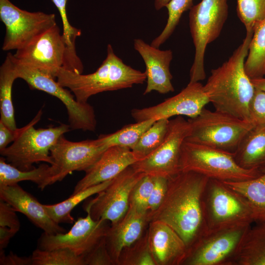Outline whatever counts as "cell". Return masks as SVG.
I'll return each mask as SVG.
<instances>
[{
    "mask_svg": "<svg viewBox=\"0 0 265 265\" xmlns=\"http://www.w3.org/2000/svg\"><path fill=\"white\" fill-rule=\"evenodd\" d=\"M112 180L90 186L72 194L68 199L60 203L53 205L43 204L44 207L50 217L56 223L72 224L74 218L71 214L72 211L83 201L105 189Z\"/></svg>",
    "mask_w": 265,
    "mask_h": 265,
    "instance_id": "28",
    "label": "cell"
},
{
    "mask_svg": "<svg viewBox=\"0 0 265 265\" xmlns=\"http://www.w3.org/2000/svg\"><path fill=\"white\" fill-rule=\"evenodd\" d=\"M180 171H193L221 181H241L255 178L263 172L240 166L233 153L185 141L180 161Z\"/></svg>",
    "mask_w": 265,
    "mask_h": 265,
    "instance_id": "7",
    "label": "cell"
},
{
    "mask_svg": "<svg viewBox=\"0 0 265 265\" xmlns=\"http://www.w3.org/2000/svg\"><path fill=\"white\" fill-rule=\"evenodd\" d=\"M58 10L63 25L62 36L67 46V53L64 68L77 73H82L83 65L75 49V40L81 35V30L72 26L67 16L68 0H52Z\"/></svg>",
    "mask_w": 265,
    "mask_h": 265,
    "instance_id": "31",
    "label": "cell"
},
{
    "mask_svg": "<svg viewBox=\"0 0 265 265\" xmlns=\"http://www.w3.org/2000/svg\"><path fill=\"white\" fill-rule=\"evenodd\" d=\"M232 265H265V223H258L248 228Z\"/></svg>",
    "mask_w": 265,
    "mask_h": 265,
    "instance_id": "24",
    "label": "cell"
},
{
    "mask_svg": "<svg viewBox=\"0 0 265 265\" xmlns=\"http://www.w3.org/2000/svg\"><path fill=\"white\" fill-rule=\"evenodd\" d=\"M154 186L147 205L148 213L156 211L160 206L166 193L168 179L161 176H153Z\"/></svg>",
    "mask_w": 265,
    "mask_h": 265,
    "instance_id": "39",
    "label": "cell"
},
{
    "mask_svg": "<svg viewBox=\"0 0 265 265\" xmlns=\"http://www.w3.org/2000/svg\"><path fill=\"white\" fill-rule=\"evenodd\" d=\"M54 172L50 164H42L37 168L23 171L6 162L3 157L0 158V186H11L22 181L35 183L41 190L53 185Z\"/></svg>",
    "mask_w": 265,
    "mask_h": 265,
    "instance_id": "25",
    "label": "cell"
},
{
    "mask_svg": "<svg viewBox=\"0 0 265 265\" xmlns=\"http://www.w3.org/2000/svg\"><path fill=\"white\" fill-rule=\"evenodd\" d=\"M140 160L131 149L113 146L108 147L85 172L76 185L73 194L90 186L112 180L128 167Z\"/></svg>",
    "mask_w": 265,
    "mask_h": 265,
    "instance_id": "18",
    "label": "cell"
},
{
    "mask_svg": "<svg viewBox=\"0 0 265 265\" xmlns=\"http://www.w3.org/2000/svg\"><path fill=\"white\" fill-rule=\"evenodd\" d=\"M144 174L131 165L128 167L96 197L86 201L84 210L94 220H108L110 224L116 223L128 211L131 191Z\"/></svg>",
    "mask_w": 265,
    "mask_h": 265,
    "instance_id": "13",
    "label": "cell"
},
{
    "mask_svg": "<svg viewBox=\"0 0 265 265\" xmlns=\"http://www.w3.org/2000/svg\"><path fill=\"white\" fill-rule=\"evenodd\" d=\"M12 55L10 53L7 54L0 67V121L12 130L15 131L17 128L12 100V88L18 76Z\"/></svg>",
    "mask_w": 265,
    "mask_h": 265,
    "instance_id": "26",
    "label": "cell"
},
{
    "mask_svg": "<svg viewBox=\"0 0 265 265\" xmlns=\"http://www.w3.org/2000/svg\"><path fill=\"white\" fill-rule=\"evenodd\" d=\"M0 199L8 203L15 211L24 214L44 232L50 235L66 232L50 217L43 204L18 184L0 186Z\"/></svg>",
    "mask_w": 265,
    "mask_h": 265,
    "instance_id": "22",
    "label": "cell"
},
{
    "mask_svg": "<svg viewBox=\"0 0 265 265\" xmlns=\"http://www.w3.org/2000/svg\"><path fill=\"white\" fill-rule=\"evenodd\" d=\"M238 18L246 32L253 33L254 28L265 20V0H237Z\"/></svg>",
    "mask_w": 265,
    "mask_h": 265,
    "instance_id": "36",
    "label": "cell"
},
{
    "mask_svg": "<svg viewBox=\"0 0 265 265\" xmlns=\"http://www.w3.org/2000/svg\"><path fill=\"white\" fill-rule=\"evenodd\" d=\"M228 16V0H202L190 9L189 25L195 48L190 82L206 78L204 57L207 46L219 37Z\"/></svg>",
    "mask_w": 265,
    "mask_h": 265,
    "instance_id": "8",
    "label": "cell"
},
{
    "mask_svg": "<svg viewBox=\"0 0 265 265\" xmlns=\"http://www.w3.org/2000/svg\"><path fill=\"white\" fill-rule=\"evenodd\" d=\"M189 132L185 141L234 153L254 126L249 121L204 108L188 120Z\"/></svg>",
    "mask_w": 265,
    "mask_h": 265,
    "instance_id": "6",
    "label": "cell"
},
{
    "mask_svg": "<svg viewBox=\"0 0 265 265\" xmlns=\"http://www.w3.org/2000/svg\"><path fill=\"white\" fill-rule=\"evenodd\" d=\"M97 139L71 141L62 135L51 148L53 184L62 181L74 171H86L108 148Z\"/></svg>",
    "mask_w": 265,
    "mask_h": 265,
    "instance_id": "15",
    "label": "cell"
},
{
    "mask_svg": "<svg viewBox=\"0 0 265 265\" xmlns=\"http://www.w3.org/2000/svg\"><path fill=\"white\" fill-rule=\"evenodd\" d=\"M108 220H94L89 213L79 217L71 229L64 233L50 235L44 232L38 240V248L50 250L66 248L83 257L106 236L110 224Z\"/></svg>",
    "mask_w": 265,
    "mask_h": 265,
    "instance_id": "14",
    "label": "cell"
},
{
    "mask_svg": "<svg viewBox=\"0 0 265 265\" xmlns=\"http://www.w3.org/2000/svg\"><path fill=\"white\" fill-rule=\"evenodd\" d=\"M189 123L178 116L169 120L165 137L150 155L131 166L137 171L152 176L169 178L179 172L182 145L189 132Z\"/></svg>",
    "mask_w": 265,
    "mask_h": 265,
    "instance_id": "12",
    "label": "cell"
},
{
    "mask_svg": "<svg viewBox=\"0 0 265 265\" xmlns=\"http://www.w3.org/2000/svg\"><path fill=\"white\" fill-rule=\"evenodd\" d=\"M18 78L24 80L32 89L43 91L57 98L65 106L71 129L94 131L97 121L94 108L88 103L77 101L70 92L62 86L51 75L18 62L12 55Z\"/></svg>",
    "mask_w": 265,
    "mask_h": 265,
    "instance_id": "9",
    "label": "cell"
},
{
    "mask_svg": "<svg viewBox=\"0 0 265 265\" xmlns=\"http://www.w3.org/2000/svg\"><path fill=\"white\" fill-rule=\"evenodd\" d=\"M209 178L193 171H180L168 179L165 196L159 208L148 213L173 228L187 248L207 232L202 205Z\"/></svg>",
    "mask_w": 265,
    "mask_h": 265,
    "instance_id": "1",
    "label": "cell"
},
{
    "mask_svg": "<svg viewBox=\"0 0 265 265\" xmlns=\"http://www.w3.org/2000/svg\"><path fill=\"white\" fill-rule=\"evenodd\" d=\"M15 137V131L12 130L0 121V151L6 148L13 142Z\"/></svg>",
    "mask_w": 265,
    "mask_h": 265,
    "instance_id": "43",
    "label": "cell"
},
{
    "mask_svg": "<svg viewBox=\"0 0 265 265\" xmlns=\"http://www.w3.org/2000/svg\"><path fill=\"white\" fill-rule=\"evenodd\" d=\"M0 265H32L31 257H20L12 252L7 255L0 250Z\"/></svg>",
    "mask_w": 265,
    "mask_h": 265,
    "instance_id": "42",
    "label": "cell"
},
{
    "mask_svg": "<svg viewBox=\"0 0 265 265\" xmlns=\"http://www.w3.org/2000/svg\"><path fill=\"white\" fill-rule=\"evenodd\" d=\"M150 249L156 265H182L187 247L179 235L167 224L150 222L148 228Z\"/></svg>",
    "mask_w": 265,
    "mask_h": 265,
    "instance_id": "21",
    "label": "cell"
},
{
    "mask_svg": "<svg viewBox=\"0 0 265 265\" xmlns=\"http://www.w3.org/2000/svg\"><path fill=\"white\" fill-rule=\"evenodd\" d=\"M67 46L55 25L13 54L19 62L46 72L54 78L65 63Z\"/></svg>",
    "mask_w": 265,
    "mask_h": 265,
    "instance_id": "16",
    "label": "cell"
},
{
    "mask_svg": "<svg viewBox=\"0 0 265 265\" xmlns=\"http://www.w3.org/2000/svg\"><path fill=\"white\" fill-rule=\"evenodd\" d=\"M150 222L148 212L140 211L130 204L125 215L116 223L110 224L105 240L115 265H118L122 250L135 243L144 235Z\"/></svg>",
    "mask_w": 265,
    "mask_h": 265,
    "instance_id": "19",
    "label": "cell"
},
{
    "mask_svg": "<svg viewBox=\"0 0 265 265\" xmlns=\"http://www.w3.org/2000/svg\"><path fill=\"white\" fill-rule=\"evenodd\" d=\"M255 88L265 92V77L251 80Z\"/></svg>",
    "mask_w": 265,
    "mask_h": 265,
    "instance_id": "45",
    "label": "cell"
},
{
    "mask_svg": "<svg viewBox=\"0 0 265 265\" xmlns=\"http://www.w3.org/2000/svg\"><path fill=\"white\" fill-rule=\"evenodd\" d=\"M16 233L9 228L0 226V250L6 248L11 238Z\"/></svg>",
    "mask_w": 265,
    "mask_h": 265,
    "instance_id": "44",
    "label": "cell"
},
{
    "mask_svg": "<svg viewBox=\"0 0 265 265\" xmlns=\"http://www.w3.org/2000/svg\"></svg>",
    "mask_w": 265,
    "mask_h": 265,
    "instance_id": "47",
    "label": "cell"
},
{
    "mask_svg": "<svg viewBox=\"0 0 265 265\" xmlns=\"http://www.w3.org/2000/svg\"><path fill=\"white\" fill-rule=\"evenodd\" d=\"M169 120H157L142 135L132 150L140 159H144L156 150L163 142L167 133Z\"/></svg>",
    "mask_w": 265,
    "mask_h": 265,
    "instance_id": "32",
    "label": "cell"
},
{
    "mask_svg": "<svg viewBox=\"0 0 265 265\" xmlns=\"http://www.w3.org/2000/svg\"><path fill=\"white\" fill-rule=\"evenodd\" d=\"M154 186V177L144 174L133 186L130 196V204L142 212H147L148 202Z\"/></svg>",
    "mask_w": 265,
    "mask_h": 265,
    "instance_id": "37",
    "label": "cell"
},
{
    "mask_svg": "<svg viewBox=\"0 0 265 265\" xmlns=\"http://www.w3.org/2000/svg\"><path fill=\"white\" fill-rule=\"evenodd\" d=\"M244 69L251 80L265 76V20L254 28Z\"/></svg>",
    "mask_w": 265,
    "mask_h": 265,
    "instance_id": "29",
    "label": "cell"
},
{
    "mask_svg": "<svg viewBox=\"0 0 265 265\" xmlns=\"http://www.w3.org/2000/svg\"><path fill=\"white\" fill-rule=\"evenodd\" d=\"M235 160L247 169L265 171V126L254 127L233 153Z\"/></svg>",
    "mask_w": 265,
    "mask_h": 265,
    "instance_id": "23",
    "label": "cell"
},
{
    "mask_svg": "<svg viewBox=\"0 0 265 265\" xmlns=\"http://www.w3.org/2000/svg\"><path fill=\"white\" fill-rule=\"evenodd\" d=\"M14 209L0 199V226L8 227L16 234L20 228V222Z\"/></svg>",
    "mask_w": 265,
    "mask_h": 265,
    "instance_id": "41",
    "label": "cell"
},
{
    "mask_svg": "<svg viewBox=\"0 0 265 265\" xmlns=\"http://www.w3.org/2000/svg\"><path fill=\"white\" fill-rule=\"evenodd\" d=\"M133 46L146 66L147 85L143 94L153 91L160 94L173 92L174 88L171 82L173 77L169 68L173 58L172 51L160 50L139 38L134 40Z\"/></svg>",
    "mask_w": 265,
    "mask_h": 265,
    "instance_id": "20",
    "label": "cell"
},
{
    "mask_svg": "<svg viewBox=\"0 0 265 265\" xmlns=\"http://www.w3.org/2000/svg\"><path fill=\"white\" fill-rule=\"evenodd\" d=\"M84 260L85 265H115L107 249L105 238L86 255Z\"/></svg>",
    "mask_w": 265,
    "mask_h": 265,
    "instance_id": "40",
    "label": "cell"
},
{
    "mask_svg": "<svg viewBox=\"0 0 265 265\" xmlns=\"http://www.w3.org/2000/svg\"><path fill=\"white\" fill-rule=\"evenodd\" d=\"M0 19L5 26L2 50L22 49L56 25L54 14L21 9L9 0H0Z\"/></svg>",
    "mask_w": 265,
    "mask_h": 265,
    "instance_id": "10",
    "label": "cell"
},
{
    "mask_svg": "<svg viewBox=\"0 0 265 265\" xmlns=\"http://www.w3.org/2000/svg\"><path fill=\"white\" fill-rule=\"evenodd\" d=\"M171 0H154V7L156 10H160L169 2Z\"/></svg>",
    "mask_w": 265,
    "mask_h": 265,
    "instance_id": "46",
    "label": "cell"
},
{
    "mask_svg": "<svg viewBox=\"0 0 265 265\" xmlns=\"http://www.w3.org/2000/svg\"><path fill=\"white\" fill-rule=\"evenodd\" d=\"M202 205L207 232L256 222L253 209L241 194L223 182L209 179L203 195Z\"/></svg>",
    "mask_w": 265,
    "mask_h": 265,
    "instance_id": "5",
    "label": "cell"
},
{
    "mask_svg": "<svg viewBox=\"0 0 265 265\" xmlns=\"http://www.w3.org/2000/svg\"><path fill=\"white\" fill-rule=\"evenodd\" d=\"M42 115L41 108L29 123L15 130L12 144L0 151L6 160L20 170L32 169L34 168V163L40 162L52 164L51 148L62 135L70 130L69 125L65 124L36 129L34 126L40 121Z\"/></svg>",
    "mask_w": 265,
    "mask_h": 265,
    "instance_id": "4",
    "label": "cell"
},
{
    "mask_svg": "<svg viewBox=\"0 0 265 265\" xmlns=\"http://www.w3.org/2000/svg\"><path fill=\"white\" fill-rule=\"evenodd\" d=\"M222 182L248 201L254 212L256 222L265 223V171L252 179Z\"/></svg>",
    "mask_w": 265,
    "mask_h": 265,
    "instance_id": "27",
    "label": "cell"
},
{
    "mask_svg": "<svg viewBox=\"0 0 265 265\" xmlns=\"http://www.w3.org/2000/svg\"><path fill=\"white\" fill-rule=\"evenodd\" d=\"M193 0H171L166 5L168 19L160 34L153 40L151 45L159 48L172 34L182 14L193 6Z\"/></svg>",
    "mask_w": 265,
    "mask_h": 265,
    "instance_id": "35",
    "label": "cell"
},
{
    "mask_svg": "<svg viewBox=\"0 0 265 265\" xmlns=\"http://www.w3.org/2000/svg\"><path fill=\"white\" fill-rule=\"evenodd\" d=\"M157 120L151 118L127 125L114 132L100 135L97 140L107 147L118 146L132 150L143 133Z\"/></svg>",
    "mask_w": 265,
    "mask_h": 265,
    "instance_id": "30",
    "label": "cell"
},
{
    "mask_svg": "<svg viewBox=\"0 0 265 265\" xmlns=\"http://www.w3.org/2000/svg\"><path fill=\"white\" fill-rule=\"evenodd\" d=\"M118 265H156L149 245L147 229L135 243L122 250Z\"/></svg>",
    "mask_w": 265,
    "mask_h": 265,
    "instance_id": "34",
    "label": "cell"
},
{
    "mask_svg": "<svg viewBox=\"0 0 265 265\" xmlns=\"http://www.w3.org/2000/svg\"><path fill=\"white\" fill-rule=\"evenodd\" d=\"M250 122L254 127L265 126V92L255 88L249 105Z\"/></svg>",
    "mask_w": 265,
    "mask_h": 265,
    "instance_id": "38",
    "label": "cell"
},
{
    "mask_svg": "<svg viewBox=\"0 0 265 265\" xmlns=\"http://www.w3.org/2000/svg\"><path fill=\"white\" fill-rule=\"evenodd\" d=\"M250 226L207 233L187 248L182 265H232L241 240Z\"/></svg>",
    "mask_w": 265,
    "mask_h": 265,
    "instance_id": "11",
    "label": "cell"
},
{
    "mask_svg": "<svg viewBox=\"0 0 265 265\" xmlns=\"http://www.w3.org/2000/svg\"><path fill=\"white\" fill-rule=\"evenodd\" d=\"M31 257L32 265H85L83 256L66 248L45 250L37 248Z\"/></svg>",
    "mask_w": 265,
    "mask_h": 265,
    "instance_id": "33",
    "label": "cell"
},
{
    "mask_svg": "<svg viewBox=\"0 0 265 265\" xmlns=\"http://www.w3.org/2000/svg\"><path fill=\"white\" fill-rule=\"evenodd\" d=\"M209 103L204 85L199 81L189 82L177 95L152 106L133 109L131 114L136 122L151 118L168 119L182 115L193 118L198 115Z\"/></svg>",
    "mask_w": 265,
    "mask_h": 265,
    "instance_id": "17",
    "label": "cell"
},
{
    "mask_svg": "<svg viewBox=\"0 0 265 265\" xmlns=\"http://www.w3.org/2000/svg\"><path fill=\"white\" fill-rule=\"evenodd\" d=\"M253 33L246 32L242 43L221 66L212 70L204 89L215 110L250 122L249 105L255 88L244 69Z\"/></svg>",
    "mask_w": 265,
    "mask_h": 265,
    "instance_id": "2",
    "label": "cell"
},
{
    "mask_svg": "<svg viewBox=\"0 0 265 265\" xmlns=\"http://www.w3.org/2000/svg\"><path fill=\"white\" fill-rule=\"evenodd\" d=\"M55 78L62 86L73 93L77 101L86 103L91 96L99 93L142 84L146 80V75L125 64L108 44L106 57L95 72L83 75L61 67Z\"/></svg>",
    "mask_w": 265,
    "mask_h": 265,
    "instance_id": "3",
    "label": "cell"
}]
</instances>
